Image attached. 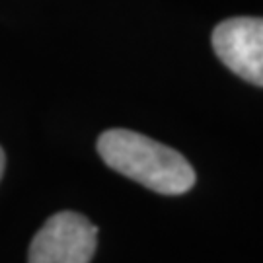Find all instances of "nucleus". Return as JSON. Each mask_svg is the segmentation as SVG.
Wrapping results in <instances>:
<instances>
[{
	"mask_svg": "<svg viewBox=\"0 0 263 263\" xmlns=\"http://www.w3.org/2000/svg\"><path fill=\"white\" fill-rule=\"evenodd\" d=\"M98 228L84 215L63 211L41 226L29 246V263H90Z\"/></svg>",
	"mask_w": 263,
	"mask_h": 263,
	"instance_id": "f03ea898",
	"label": "nucleus"
},
{
	"mask_svg": "<svg viewBox=\"0 0 263 263\" xmlns=\"http://www.w3.org/2000/svg\"><path fill=\"white\" fill-rule=\"evenodd\" d=\"M4 164H6V158H4V151L0 148V179H2V174H4Z\"/></svg>",
	"mask_w": 263,
	"mask_h": 263,
	"instance_id": "20e7f679",
	"label": "nucleus"
},
{
	"mask_svg": "<svg viewBox=\"0 0 263 263\" xmlns=\"http://www.w3.org/2000/svg\"><path fill=\"white\" fill-rule=\"evenodd\" d=\"M98 152L111 170L162 195H181L195 185L187 160L141 133L109 129L100 135Z\"/></svg>",
	"mask_w": 263,
	"mask_h": 263,
	"instance_id": "f257e3e1",
	"label": "nucleus"
},
{
	"mask_svg": "<svg viewBox=\"0 0 263 263\" xmlns=\"http://www.w3.org/2000/svg\"><path fill=\"white\" fill-rule=\"evenodd\" d=\"M216 57L246 82L263 86V18L238 16L213 31Z\"/></svg>",
	"mask_w": 263,
	"mask_h": 263,
	"instance_id": "7ed1b4c3",
	"label": "nucleus"
}]
</instances>
